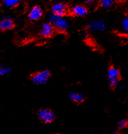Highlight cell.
Wrapping results in <instances>:
<instances>
[{"label":"cell","mask_w":128,"mask_h":134,"mask_svg":"<svg viewBox=\"0 0 128 134\" xmlns=\"http://www.w3.org/2000/svg\"><path fill=\"white\" fill-rule=\"evenodd\" d=\"M48 20L54 29H56L62 32H65L69 27V21L64 18V16H58L51 13L48 16Z\"/></svg>","instance_id":"6da1fadb"},{"label":"cell","mask_w":128,"mask_h":134,"mask_svg":"<svg viewBox=\"0 0 128 134\" xmlns=\"http://www.w3.org/2000/svg\"><path fill=\"white\" fill-rule=\"evenodd\" d=\"M51 76V71L48 69H45L34 73L31 76V80L32 82L36 86L45 85L48 82Z\"/></svg>","instance_id":"7a4b0ae2"},{"label":"cell","mask_w":128,"mask_h":134,"mask_svg":"<svg viewBox=\"0 0 128 134\" xmlns=\"http://www.w3.org/2000/svg\"><path fill=\"white\" fill-rule=\"evenodd\" d=\"M38 117L41 122L45 124H51L56 118L54 112L49 108H43L39 110L38 112Z\"/></svg>","instance_id":"3957f363"},{"label":"cell","mask_w":128,"mask_h":134,"mask_svg":"<svg viewBox=\"0 0 128 134\" xmlns=\"http://www.w3.org/2000/svg\"><path fill=\"white\" fill-rule=\"evenodd\" d=\"M87 29L88 31L92 32H103L106 29V24L103 20L95 19L88 22Z\"/></svg>","instance_id":"277c9868"},{"label":"cell","mask_w":128,"mask_h":134,"mask_svg":"<svg viewBox=\"0 0 128 134\" xmlns=\"http://www.w3.org/2000/svg\"><path fill=\"white\" fill-rule=\"evenodd\" d=\"M52 14L58 16H64L67 14L68 8L66 4L62 2H58L53 5L51 8Z\"/></svg>","instance_id":"5b68a950"},{"label":"cell","mask_w":128,"mask_h":134,"mask_svg":"<svg viewBox=\"0 0 128 134\" xmlns=\"http://www.w3.org/2000/svg\"><path fill=\"white\" fill-rule=\"evenodd\" d=\"M54 27L51 23L45 22L42 24L39 30V35L43 38H49L53 35L54 32Z\"/></svg>","instance_id":"8992f818"},{"label":"cell","mask_w":128,"mask_h":134,"mask_svg":"<svg viewBox=\"0 0 128 134\" xmlns=\"http://www.w3.org/2000/svg\"><path fill=\"white\" fill-rule=\"evenodd\" d=\"M43 15V11L39 6H34L28 12V18L31 21H38L40 20Z\"/></svg>","instance_id":"52a82bcc"},{"label":"cell","mask_w":128,"mask_h":134,"mask_svg":"<svg viewBox=\"0 0 128 134\" xmlns=\"http://www.w3.org/2000/svg\"><path fill=\"white\" fill-rule=\"evenodd\" d=\"M14 21L10 16H7L0 21V30L2 31H9L14 27Z\"/></svg>","instance_id":"ba28073f"},{"label":"cell","mask_w":128,"mask_h":134,"mask_svg":"<svg viewBox=\"0 0 128 134\" xmlns=\"http://www.w3.org/2000/svg\"><path fill=\"white\" fill-rule=\"evenodd\" d=\"M71 13L73 15L78 17H84L88 13V10L84 5H74L71 9Z\"/></svg>","instance_id":"9c48e42d"},{"label":"cell","mask_w":128,"mask_h":134,"mask_svg":"<svg viewBox=\"0 0 128 134\" xmlns=\"http://www.w3.org/2000/svg\"><path fill=\"white\" fill-rule=\"evenodd\" d=\"M69 98L72 102L77 104L82 103L85 100L84 95L81 93L77 92V91H73V92L70 93V94L69 95Z\"/></svg>","instance_id":"30bf717a"},{"label":"cell","mask_w":128,"mask_h":134,"mask_svg":"<svg viewBox=\"0 0 128 134\" xmlns=\"http://www.w3.org/2000/svg\"><path fill=\"white\" fill-rule=\"evenodd\" d=\"M120 76V72L117 68L114 66H111L109 68L107 71V77L108 79H118Z\"/></svg>","instance_id":"8fae6325"},{"label":"cell","mask_w":128,"mask_h":134,"mask_svg":"<svg viewBox=\"0 0 128 134\" xmlns=\"http://www.w3.org/2000/svg\"><path fill=\"white\" fill-rule=\"evenodd\" d=\"M100 5L104 9H110L113 6L116 0H99Z\"/></svg>","instance_id":"7c38bea8"},{"label":"cell","mask_w":128,"mask_h":134,"mask_svg":"<svg viewBox=\"0 0 128 134\" xmlns=\"http://www.w3.org/2000/svg\"><path fill=\"white\" fill-rule=\"evenodd\" d=\"M3 3L7 7H14L20 3L21 0H2Z\"/></svg>","instance_id":"4fadbf2b"},{"label":"cell","mask_w":128,"mask_h":134,"mask_svg":"<svg viewBox=\"0 0 128 134\" xmlns=\"http://www.w3.org/2000/svg\"><path fill=\"white\" fill-rule=\"evenodd\" d=\"M11 71V68L9 66H0V77L9 75Z\"/></svg>","instance_id":"5bb4252c"},{"label":"cell","mask_w":128,"mask_h":134,"mask_svg":"<svg viewBox=\"0 0 128 134\" xmlns=\"http://www.w3.org/2000/svg\"><path fill=\"white\" fill-rule=\"evenodd\" d=\"M121 25L124 31H125L126 33H128V16H126L122 20Z\"/></svg>","instance_id":"9a60e30c"},{"label":"cell","mask_w":128,"mask_h":134,"mask_svg":"<svg viewBox=\"0 0 128 134\" xmlns=\"http://www.w3.org/2000/svg\"><path fill=\"white\" fill-rule=\"evenodd\" d=\"M119 82L118 79H109V85L111 88L114 89L117 87Z\"/></svg>","instance_id":"2e32d148"},{"label":"cell","mask_w":128,"mask_h":134,"mask_svg":"<svg viewBox=\"0 0 128 134\" xmlns=\"http://www.w3.org/2000/svg\"><path fill=\"white\" fill-rule=\"evenodd\" d=\"M118 127L120 129L127 128L128 127V121L126 119H122L118 122Z\"/></svg>","instance_id":"e0dca14e"},{"label":"cell","mask_w":128,"mask_h":134,"mask_svg":"<svg viewBox=\"0 0 128 134\" xmlns=\"http://www.w3.org/2000/svg\"><path fill=\"white\" fill-rule=\"evenodd\" d=\"M96 1V0H85V3H93Z\"/></svg>","instance_id":"ac0fdd59"},{"label":"cell","mask_w":128,"mask_h":134,"mask_svg":"<svg viewBox=\"0 0 128 134\" xmlns=\"http://www.w3.org/2000/svg\"><path fill=\"white\" fill-rule=\"evenodd\" d=\"M112 134H121V133H120L119 132H113Z\"/></svg>","instance_id":"d6986e66"},{"label":"cell","mask_w":128,"mask_h":134,"mask_svg":"<svg viewBox=\"0 0 128 134\" xmlns=\"http://www.w3.org/2000/svg\"><path fill=\"white\" fill-rule=\"evenodd\" d=\"M54 134H61V133H54Z\"/></svg>","instance_id":"ffe728a7"}]
</instances>
